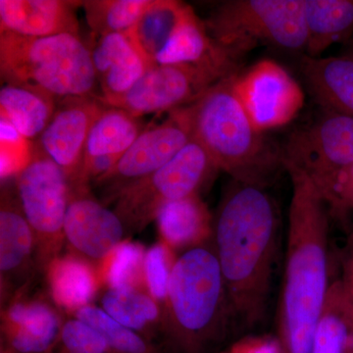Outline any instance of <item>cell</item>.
Returning <instances> with one entry per match:
<instances>
[{
	"instance_id": "6da1fadb",
	"label": "cell",
	"mask_w": 353,
	"mask_h": 353,
	"mask_svg": "<svg viewBox=\"0 0 353 353\" xmlns=\"http://www.w3.org/2000/svg\"><path fill=\"white\" fill-rule=\"evenodd\" d=\"M284 165L292 192L276 319L277 353H311L333 282L330 215L310 176L294 165Z\"/></svg>"
},
{
	"instance_id": "7a4b0ae2",
	"label": "cell",
	"mask_w": 353,
	"mask_h": 353,
	"mask_svg": "<svg viewBox=\"0 0 353 353\" xmlns=\"http://www.w3.org/2000/svg\"><path fill=\"white\" fill-rule=\"evenodd\" d=\"M278 236L277 208L268 192L232 180L214 215L212 245L234 319L248 328L266 315Z\"/></svg>"
},
{
	"instance_id": "3957f363",
	"label": "cell",
	"mask_w": 353,
	"mask_h": 353,
	"mask_svg": "<svg viewBox=\"0 0 353 353\" xmlns=\"http://www.w3.org/2000/svg\"><path fill=\"white\" fill-rule=\"evenodd\" d=\"M236 74L215 83L189 106L192 138L232 180L266 189L279 172L285 170L283 152L250 120L234 92Z\"/></svg>"
},
{
	"instance_id": "277c9868",
	"label": "cell",
	"mask_w": 353,
	"mask_h": 353,
	"mask_svg": "<svg viewBox=\"0 0 353 353\" xmlns=\"http://www.w3.org/2000/svg\"><path fill=\"white\" fill-rule=\"evenodd\" d=\"M234 319L212 241L179 255L164 309L163 334L179 353H206Z\"/></svg>"
},
{
	"instance_id": "5b68a950",
	"label": "cell",
	"mask_w": 353,
	"mask_h": 353,
	"mask_svg": "<svg viewBox=\"0 0 353 353\" xmlns=\"http://www.w3.org/2000/svg\"><path fill=\"white\" fill-rule=\"evenodd\" d=\"M2 82L41 90L60 99L99 97L90 48L80 34L26 38L0 32Z\"/></svg>"
},
{
	"instance_id": "8992f818",
	"label": "cell",
	"mask_w": 353,
	"mask_h": 353,
	"mask_svg": "<svg viewBox=\"0 0 353 353\" xmlns=\"http://www.w3.org/2000/svg\"><path fill=\"white\" fill-rule=\"evenodd\" d=\"M205 24L216 43L240 58L259 43L305 50L303 0H230Z\"/></svg>"
},
{
	"instance_id": "52a82bcc",
	"label": "cell",
	"mask_w": 353,
	"mask_h": 353,
	"mask_svg": "<svg viewBox=\"0 0 353 353\" xmlns=\"http://www.w3.org/2000/svg\"><path fill=\"white\" fill-rule=\"evenodd\" d=\"M217 167L192 138L168 164L130 185L115 201L113 210L124 224L127 238L141 233L170 202L201 194Z\"/></svg>"
},
{
	"instance_id": "ba28073f",
	"label": "cell",
	"mask_w": 353,
	"mask_h": 353,
	"mask_svg": "<svg viewBox=\"0 0 353 353\" xmlns=\"http://www.w3.org/2000/svg\"><path fill=\"white\" fill-rule=\"evenodd\" d=\"M14 188L34 233L39 273L46 276L65 245V216L71 197L68 179L36 145L30 161L15 176Z\"/></svg>"
},
{
	"instance_id": "9c48e42d",
	"label": "cell",
	"mask_w": 353,
	"mask_h": 353,
	"mask_svg": "<svg viewBox=\"0 0 353 353\" xmlns=\"http://www.w3.org/2000/svg\"><path fill=\"white\" fill-rule=\"evenodd\" d=\"M192 139L189 106L145 128L112 170L94 183L102 190V203L115 202L123 190L168 164Z\"/></svg>"
},
{
	"instance_id": "30bf717a",
	"label": "cell",
	"mask_w": 353,
	"mask_h": 353,
	"mask_svg": "<svg viewBox=\"0 0 353 353\" xmlns=\"http://www.w3.org/2000/svg\"><path fill=\"white\" fill-rule=\"evenodd\" d=\"M234 75L206 65L153 64L112 108L136 116L171 112L192 105L223 79Z\"/></svg>"
},
{
	"instance_id": "8fae6325",
	"label": "cell",
	"mask_w": 353,
	"mask_h": 353,
	"mask_svg": "<svg viewBox=\"0 0 353 353\" xmlns=\"http://www.w3.org/2000/svg\"><path fill=\"white\" fill-rule=\"evenodd\" d=\"M233 85L250 120L262 132L296 119L305 101L294 77L270 59L260 60L243 73L238 72Z\"/></svg>"
},
{
	"instance_id": "7c38bea8",
	"label": "cell",
	"mask_w": 353,
	"mask_h": 353,
	"mask_svg": "<svg viewBox=\"0 0 353 353\" xmlns=\"http://www.w3.org/2000/svg\"><path fill=\"white\" fill-rule=\"evenodd\" d=\"M105 108L99 97H69L57 110L37 145L64 172L71 192L90 190L83 182L85 150L92 125Z\"/></svg>"
},
{
	"instance_id": "4fadbf2b",
	"label": "cell",
	"mask_w": 353,
	"mask_h": 353,
	"mask_svg": "<svg viewBox=\"0 0 353 353\" xmlns=\"http://www.w3.org/2000/svg\"><path fill=\"white\" fill-rule=\"evenodd\" d=\"M282 152L284 163L312 180L331 175L353 164V117L321 109L319 117L290 134Z\"/></svg>"
},
{
	"instance_id": "5bb4252c",
	"label": "cell",
	"mask_w": 353,
	"mask_h": 353,
	"mask_svg": "<svg viewBox=\"0 0 353 353\" xmlns=\"http://www.w3.org/2000/svg\"><path fill=\"white\" fill-rule=\"evenodd\" d=\"M39 273L36 241L21 208L15 188L3 187L0 197V306L29 290Z\"/></svg>"
},
{
	"instance_id": "9a60e30c",
	"label": "cell",
	"mask_w": 353,
	"mask_h": 353,
	"mask_svg": "<svg viewBox=\"0 0 353 353\" xmlns=\"http://www.w3.org/2000/svg\"><path fill=\"white\" fill-rule=\"evenodd\" d=\"M65 245L74 253L99 266L116 246L127 240L119 216L97 201L90 190L71 192L64 222Z\"/></svg>"
},
{
	"instance_id": "2e32d148",
	"label": "cell",
	"mask_w": 353,
	"mask_h": 353,
	"mask_svg": "<svg viewBox=\"0 0 353 353\" xmlns=\"http://www.w3.org/2000/svg\"><path fill=\"white\" fill-rule=\"evenodd\" d=\"M64 311L50 296L28 292L1 308V347L4 353H50L59 341Z\"/></svg>"
},
{
	"instance_id": "e0dca14e",
	"label": "cell",
	"mask_w": 353,
	"mask_h": 353,
	"mask_svg": "<svg viewBox=\"0 0 353 353\" xmlns=\"http://www.w3.org/2000/svg\"><path fill=\"white\" fill-rule=\"evenodd\" d=\"M90 48L102 103L112 106L143 78L152 62L129 34L97 37Z\"/></svg>"
},
{
	"instance_id": "ac0fdd59",
	"label": "cell",
	"mask_w": 353,
	"mask_h": 353,
	"mask_svg": "<svg viewBox=\"0 0 353 353\" xmlns=\"http://www.w3.org/2000/svg\"><path fill=\"white\" fill-rule=\"evenodd\" d=\"M79 6L82 1L0 0V32L26 38L79 34Z\"/></svg>"
},
{
	"instance_id": "d6986e66",
	"label": "cell",
	"mask_w": 353,
	"mask_h": 353,
	"mask_svg": "<svg viewBox=\"0 0 353 353\" xmlns=\"http://www.w3.org/2000/svg\"><path fill=\"white\" fill-rule=\"evenodd\" d=\"M241 59L216 43L209 34L205 22L187 4L175 31L158 55L155 64L206 65L236 74Z\"/></svg>"
},
{
	"instance_id": "ffe728a7",
	"label": "cell",
	"mask_w": 353,
	"mask_h": 353,
	"mask_svg": "<svg viewBox=\"0 0 353 353\" xmlns=\"http://www.w3.org/2000/svg\"><path fill=\"white\" fill-rule=\"evenodd\" d=\"M301 70L309 94L322 110L353 117V51L325 58L303 55Z\"/></svg>"
},
{
	"instance_id": "44dd1931",
	"label": "cell",
	"mask_w": 353,
	"mask_h": 353,
	"mask_svg": "<svg viewBox=\"0 0 353 353\" xmlns=\"http://www.w3.org/2000/svg\"><path fill=\"white\" fill-rule=\"evenodd\" d=\"M155 221L160 241L179 255L212 241L214 215L201 194L166 204Z\"/></svg>"
},
{
	"instance_id": "7402d4cb",
	"label": "cell",
	"mask_w": 353,
	"mask_h": 353,
	"mask_svg": "<svg viewBox=\"0 0 353 353\" xmlns=\"http://www.w3.org/2000/svg\"><path fill=\"white\" fill-rule=\"evenodd\" d=\"M44 277L48 281V296L69 315L94 304L103 290L97 266L71 252L53 260Z\"/></svg>"
},
{
	"instance_id": "603a6c76",
	"label": "cell",
	"mask_w": 353,
	"mask_h": 353,
	"mask_svg": "<svg viewBox=\"0 0 353 353\" xmlns=\"http://www.w3.org/2000/svg\"><path fill=\"white\" fill-rule=\"evenodd\" d=\"M304 55L318 58L334 43L353 38V0H303Z\"/></svg>"
},
{
	"instance_id": "cb8c5ba5",
	"label": "cell",
	"mask_w": 353,
	"mask_h": 353,
	"mask_svg": "<svg viewBox=\"0 0 353 353\" xmlns=\"http://www.w3.org/2000/svg\"><path fill=\"white\" fill-rule=\"evenodd\" d=\"M57 99L31 87L6 83L0 90L1 118L27 141H38L57 108Z\"/></svg>"
},
{
	"instance_id": "d4e9b609",
	"label": "cell",
	"mask_w": 353,
	"mask_h": 353,
	"mask_svg": "<svg viewBox=\"0 0 353 353\" xmlns=\"http://www.w3.org/2000/svg\"><path fill=\"white\" fill-rule=\"evenodd\" d=\"M101 308L113 320L152 341L163 333L164 310L145 288L103 290Z\"/></svg>"
},
{
	"instance_id": "484cf974",
	"label": "cell",
	"mask_w": 353,
	"mask_h": 353,
	"mask_svg": "<svg viewBox=\"0 0 353 353\" xmlns=\"http://www.w3.org/2000/svg\"><path fill=\"white\" fill-rule=\"evenodd\" d=\"M145 129L132 114L105 105L90 130L85 163L99 157L121 158Z\"/></svg>"
},
{
	"instance_id": "4316f807",
	"label": "cell",
	"mask_w": 353,
	"mask_h": 353,
	"mask_svg": "<svg viewBox=\"0 0 353 353\" xmlns=\"http://www.w3.org/2000/svg\"><path fill=\"white\" fill-rule=\"evenodd\" d=\"M187 3L176 0H152L130 36L152 64L175 31Z\"/></svg>"
},
{
	"instance_id": "83f0119b",
	"label": "cell",
	"mask_w": 353,
	"mask_h": 353,
	"mask_svg": "<svg viewBox=\"0 0 353 353\" xmlns=\"http://www.w3.org/2000/svg\"><path fill=\"white\" fill-rule=\"evenodd\" d=\"M352 316L353 306L343 283L334 279L311 353H343Z\"/></svg>"
},
{
	"instance_id": "f1b7e54d",
	"label": "cell",
	"mask_w": 353,
	"mask_h": 353,
	"mask_svg": "<svg viewBox=\"0 0 353 353\" xmlns=\"http://www.w3.org/2000/svg\"><path fill=\"white\" fill-rule=\"evenodd\" d=\"M152 0L82 1L85 19L94 37L129 34Z\"/></svg>"
},
{
	"instance_id": "f546056e",
	"label": "cell",
	"mask_w": 353,
	"mask_h": 353,
	"mask_svg": "<svg viewBox=\"0 0 353 353\" xmlns=\"http://www.w3.org/2000/svg\"><path fill=\"white\" fill-rule=\"evenodd\" d=\"M146 250L145 246L129 239L116 246L97 267L103 290L112 288H145Z\"/></svg>"
},
{
	"instance_id": "4dcf8cb0",
	"label": "cell",
	"mask_w": 353,
	"mask_h": 353,
	"mask_svg": "<svg viewBox=\"0 0 353 353\" xmlns=\"http://www.w3.org/2000/svg\"><path fill=\"white\" fill-rule=\"evenodd\" d=\"M71 316L103 334L116 353H164L152 341L116 322L94 304L79 309Z\"/></svg>"
},
{
	"instance_id": "1f68e13d",
	"label": "cell",
	"mask_w": 353,
	"mask_h": 353,
	"mask_svg": "<svg viewBox=\"0 0 353 353\" xmlns=\"http://www.w3.org/2000/svg\"><path fill=\"white\" fill-rule=\"evenodd\" d=\"M313 182L326 204L330 217L345 224L353 213V164Z\"/></svg>"
},
{
	"instance_id": "d6a6232c",
	"label": "cell",
	"mask_w": 353,
	"mask_h": 353,
	"mask_svg": "<svg viewBox=\"0 0 353 353\" xmlns=\"http://www.w3.org/2000/svg\"><path fill=\"white\" fill-rule=\"evenodd\" d=\"M178 253L163 241H158L146 250L145 260V285L153 299L165 309L168 296L169 282Z\"/></svg>"
},
{
	"instance_id": "836d02e7",
	"label": "cell",
	"mask_w": 353,
	"mask_h": 353,
	"mask_svg": "<svg viewBox=\"0 0 353 353\" xmlns=\"http://www.w3.org/2000/svg\"><path fill=\"white\" fill-rule=\"evenodd\" d=\"M50 353H116L103 334L75 317L66 318L57 345Z\"/></svg>"
},
{
	"instance_id": "e575fe53",
	"label": "cell",
	"mask_w": 353,
	"mask_h": 353,
	"mask_svg": "<svg viewBox=\"0 0 353 353\" xmlns=\"http://www.w3.org/2000/svg\"><path fill=\"white\" fill-rule=\"evenodd\" d=\"M343 276L340 280L353 306V233L341 259Z\"/></svg>"
},
{
	"instance_id": "d590c367",
	"label": "cell",
	"mask_w": 353,
	"mask_h": 353,
	"mask_svg": "<svg viewBox=\"0 0 353 353\" xmlns=\"http://www.w3.org/2000/svg\"><path fill=\"white\" fill-rule=\"evenodd\" d=\"M343 353H353V316L352 322H350V330L345 341V352Z\"/></svg>"
},
{
	"instance_id": "8d00e7d4",
	"label": "cell",
	"mask_w": 353,
	"mask_h": 353,
	"mask_svg": "<svg viewBox=\"0 0 353 353\" xmlns=\"http://www.w3.org/2000/svg\"><path fill=\"white\" fill-rule=\"evenodd\" d=\"M352 43H353V39H352ZM352 51H353V44H352Z\"/></svg>"
},
{
	"instance_id": "74e56055",
	"label": "cell",
	"mask_w": 353,
	"mask_h": 353,
	"mask_svg": "<svg viewBox=\"0 0 353 353\" xmlns=\"http://www.w3.org/2000/svg\"><path fill=\"white\" fill-rule=\"evenodd\" d=\"M0 353H4V352H0Z\"/></svg>"
}]
</instances>
